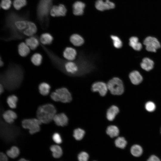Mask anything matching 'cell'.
<instances>
[{"label": "cell", "mask_w": 161, "mask_h": 161, "mask_svg": "<svg viewBox=\"0 0 161 161\" xmlns=\"http://www.w3.org/2000/svg\"><path fill=\"white\" fill-rule=\"evenodd\" d=\"M50 149L54 158H59L62 156V151L59 146L57 145H52L50 147Z\"/></svg>", "instance_id": "cell-27"}, {"label": "cell", "mask_w": 161, "mask_h": 161, "mask_svg": "<svg viewBox=\"0 0 161 161\" xmlns=\"http://www.w3.org/2000/svg\"><path fill=\"white\" fill-rule=\"evenodd\" d=\"M11 4L10 0H1V6L3 9L8 10L10 8Z\"/></svg>", "instance_id": "cell-35"}, {"label": "cell", "mask_w": 161, "mask_h": 161, "mask_svg": "<svg viewBox=\"0 0 161 161\" xmlns=\"http://www.w3.org/2000/svg\"><path fill=\"white\" fill-rule=\"evenodd\" d=\"M27 17L13 12L9 13L4 26L8 34L1 39L8 42L22 39L35 35L37 31V27L33 23L26 20Z\"/></svg>", "instance_id": "cell-1"}, {"label": "cell", "mask_w": 161, "mask_h": 161, "mask_svg": "<svg viewBox=\"0 0 161 161\" xmlns=\"http://www.w3.org/2000/svg\"><path fill=\"white\" fill-rule=\"evenodd\" d=\"M147 161H161L160 159L155 155H152L148 158Z\"/></svg>", "instance_id": "cell-39"}, {"label": "cell", "mask_w": 161, "mask_h": 161, "mask_svg": "<svg viewBox=\"0 0 161 161\" xmlns=\"http://www.w3.org/2000/svg\"><path fill=\"white\" fill-rule=\"evenodd\" d=\"M119 112L118 108L115 106H112L108 110L106 113V117L108 120L112 121Z\"/></svg>", "instance_id": "cell-20"}, {"label": "cell", "mask_w": 161, "mask_h": 161, "mask_svg": "<svg viewBox=\"0 0 161 161\" xmlns=\"http://www.w3.org/2000/svg\"><path fill=\"white\" fill-rule=\"evenodd\" d=\"M76 54V51L74 48L71 47H67L65 49L63 55L66 59L72 61L75 59Z\"/></svg>", "instance_id": "cell-16"}, {"label": "cell", "mask_w": 161, "mask_h": 161, "mask_svg": "<svg viewBox=\"0 0 161 161\" xmlns=\"http://www.w3.org/2000/svg\"><path fill=\"white\" fill-rule=\"evenodd\" d=\"M19 154V150L16 146H13L7 152V155L9 157L14 158L17 157Z\"/></svg>", "instance_id": "cell-30"}, {"label": "cell", "mask_w": 161, "mask_h": 161, "mask_svg": "<svg viewBox=\"0 0 161 161\" xmlns=\"http://www.w3.org/2000/svg\"><path fill=\"white\" fill-rule=\"evenodd\" d=\"M53 120L57 125L61 126L66 125L68 122L67 117L63 113L56 114Z\"/></svg>", "instance_id": "cell-13"}, {"label": "cell", "mask_w": 161, "mask_h": 161, "mask_svg": "<svg viewBox=\"0 0 161 161\" xmlns=\"http://www.w3.org/2000/svg\"><path fill=\"white\" fill-rule=\"evenodd\" d=\"M85 131L83 129L78 128L74 130L73 132V136L77 140H80L84 137Z\"/></svg>", "instance_id": "cell-32"}, {"label": "cell", "mask_w": 161, "mask_h": 161, "mask_svg": "<svg viewBox=\"0 0 161 161\" xmlns=\"http://www.w3.org/2000/svg\"><path fill=\"white\" fill-rule=\"evenodd\" d=\"M41 123L38 119H26L22 121V126L23 128L28 129L30 134H33L40 130Z\"/></svg>", "instance_id": "cell-7"}, {"label": "cell", "mask_w": 161, "mask_h": 161, "mask_svg": "<svg viewBox=\"0 0 161 161\" xmlns=\"http://www.w3.org/2000/svg\"><path fill=\"white\" fill-rule=\"evenodd\" d=\"M85 4L80 1L75 2L73 5V14L76 16H79L83 14Z\"/></svg>", "instance_id": "cell-14"}, {"label": "cell", "mask_w": 161, "mask_h": 161, "mask_svg": "<svg viewBox=\"0 0 161 161\" xmlns=\"http://www.w3.org/2000/svg\"><path fill=\"white\" fill-rule=\"evenodd\" d=\"M127 141L125 138L123 137L117 138L115 141V144L116 147L120 148H124L126 145Z\"/></svg>", "instance_id": "cell-31"}, {"label": "cell", "mask_w": 161, "mask_h": 161, "mask_svg": "<svg viewBox=\"0 0 161 161\" xmlns=\"http://www.w3.org/2000/svg\"><path fill=\"white\" fill-rule=\"evenodd\" d=\"M18 161H29L26 160L25 159H24L22 158V159H20Z\"/></svg>", "instance_id": "cell-43"}, {"label": "cell", "mask_w": 161, "mask_h": 161, "mask_svg": "<svg viewBox=\"0 0 161 161\" xmlns=\"http://www.w3.org/2000/svg\"><path fill=\"white\" fill-rule=\"evenodd\" d=\"M92 90L94 92H98L102 96H105L108 89L107 85L102 82H97L93 83L92 87Z\"/></svg>", "instance_id": "cell-9"}, {"label": "cell", "mask_w": 161, "mask_h": 161, "mask_svg": "<svg viewBox=\"0 0 161 161\" xmlns=\"http://www.w3.org/2000/svg\"><path fill=\"white\" fill-rule=\"evenodd\" d=\"M111 37L113 40V45L115 48H119L122 47V43L119 37L113 35H111Z\"/></svg>", "instance_id": "cell-34"}, {"label": "cell", "mask_w": 161, "mask_h": 161, "mask_svg": "<svg viewBox=\"0 0 161 161\" xmlns=\"http://www.w3.org/2000/svg\"><path fill=\"white\" fill-rule=\"evenodd\" d=\"M89 157L88 154L85 152H81L78 156L79 161H88Z\"/></svg>", "instance_id": "cell-37"}, {"label": "cell", "mask_w": 161, "mask_h": 161, "mask_svg": "<svg viewBox=\"0 0 161 161\" xmlns=\"http://www.w3.org/2000/svg\"><path fill=\"white\" fill-rule=\"evenodd\" d=\"M107 134L111 138L117 137L119 135V131L118 128L115 126H108L106 130Z\"/></svg>", "instance_id": "cell-25"}, {"label": "cell", "mask_w": 161, "mask_h": 161, "mask_svg": "<svg viewBox=\"0 0 161 161\" xmlns=\"http://www.w3.org/2000/svg\"><path fill=\"white\" fill-rule=\"evenodd\" d=\"M66 9L65 6L62 4L58 6H53L50 10V14L53 17H58L65 16Z\"/></svg>", "instance_id": "cell-11"}, {"label": "cell", "mask_w": 161, "mask_h": 161, "mask_svg": "<svg viewBox=\"0 0 161 161\" xmlns=\"http://www.w3.org/2000/svg\"><path fill=\"white\" fill-rule=\"evenodd\" d=\"M25 43L30 49L35 50L40 44V38L37 35H33L27 38Z\"/></svg>", "instance_id": "cell-12"}, {"label": "cell", "mask_w": 161, "mask_h": 161, "mask_svg": "<svg viewBox=\"0 0 161 161\" xmlns=\"http://www.w3.org/2000/svg\"><path fill=\"white\" fill-rule=\"evenodd\" d=\"M95 6L97 10L103 11L114 8L115 4L109 0H106L105 2L103 0H97L95 3Z\"/></svg>", "instance_id": "cell-10"}, {"label": "cell", "mask_w": 161, "mask_h": 161, "mask_svg": "<svg viewBox=\"0 0 161 161\" xmlns=\"http://www.w3.org/2000/svg\"><path fill=\"white\" fill-rule=\"evenodd\" d=\"M130 152L133 156L135 157H138L141 156L143 154V149L140 145H134L131 147Z\"/></svg>", "instance_id": "cell-26"}, {"label": "cell", "mask_w": 161, "mask_h": 161, "mask_svg": "<svg viewBox=\"0 0 161 161\" xmlns=\"http://www.w3.org/2000/svg\"><path fill=\"white\" fill-rule=\"evenodd\" d=\"M107 85L108 89L113 95H119L123 92L124 88L123 82L117 78H114L110 80Z\"/></svg>", "instance_id": "cell-6"}, {"label": "cell", "mask_w": 161, "mask_h": 161, "mask_svg": "<svg viewBox=\"0 0 161 161\" xmlns=\"http://www.w3.org/2000/svg\"><path fill=\"white\" fill-rule=\"evenodd\" d=\"M129 77L131 83L134 85L140 84L143 80L142 77L137 71H134L130 73Z\"/></svg>", "instance_id": "cell-17"}, {"label": "cell", "mask_w": 161, "mask_h": 161, "mask_svg": "<svg viewBox=\"0 0 161 161\" xmlns=\"http://www.w3.org/2000/svg\"><path fill=\"white\" fill-rule=\"evenodd\" d=\"M18 49L19 54L22 57L27 56L30 52V48L24 42L18 44Z\"/></svg>", "instance_id": "cell-15"}, {"label": "cell", "mask_w": 161, "mask_h": 161, "mask_svg": "<svg viewBox=\"0 0 161 161\" xmlns=\"http://www.w3.org/2000/svg\"><path fill=\"white\" fill-rule=\"evenodd\" d=\"M27 4L26 0H14L13 5L15 9L19 10L24 6Z\"/></svg>", "instance_id": "cell-33"}, {"label": "cell", "mask_w": 161, "mask_h": 161, "mask_svg": "<svg viewBox=\"0 0 161 161\" xmlns=\"http://www.w3.org/2000/svg\"><path fill=\"white\" fill-rule=\"evenodd\" d=\"M39 38L40 43L44 45L51 44L53 40V36L48 33H43L41 35Z\"/></svg>", "instance_id": "cell-19"}, {"label": "cell", "mask_w": 161, "mask_h": 161, "mask_svg": "<svg viewBox=\"0 0 161 161\" xmlns=\"http://www.w3.org/2000/svg\"><path fill=\"white\" fill-rule=\"evenodd\" d=\"M4 62L1 59V57H0V66L1 67L2 66L4 65Z\"/></svg>", "instance_id": "cell-42"}, {"label": "cell", "mask_w": 161, "mask_h": 161, "mask_svg": "<svg viewBox=\"0 0 161 161\" xmlns=\"http://www.w3.org/2000/svg\"><path fill=\"white\" fill-rule=\"evenodd\" d=\"M4 91V86H3L1 84H0V94L2 93Z\"/></svg>", "instance_id": "cell-41"}, {"label": "cell", "mask_w": 161, "mask_h": 161, "mask_svg": "<svg viewBox=\"0 0 161 161\" xmlns=\"http://www.w3.org/2000/svg\"><path fill=\"white\" fill-rule=\"evenodd\" d=\"M56 112L55 107L51 104H47L41 106L39 107L37 111V119L42 123H49L53 120Z\"/></svg>", "instance_id": "cell-4"}, {"label": "cell", "mask_w": 161, "mask_h": 161, "mask_svg": "<svg viewBox=\"0 0 161 161\" xmlns=\"http://www.w3.org/2000/svg\"><path fill=\"white\" fill-rule=\"evenodd\" d=\"M43 57L42 55L39 53L34 54L31 58V61L32 63L36 66L40 65L42 62Z\"/></svg>", "instance_id": "cell-28"}, {"label": "cell", "mask_w": 161, "mask_h": 161, "mask_svg": "<svg viewBox=\"0 0 161 161\" xmlns=\"http://www.w3.org/2000/svg\"><path fill=\"white\" fill-rule=\"evenodd\" d=\"M143 44L148 51L156 52L157 49L160 47V44L157 39L153 37L148 36L144 40Z\"/></svg>", "instance_id": "cell-8"}, {"label": "cell", "mask_w": 161, "mask_h": 161, "mask_svg": "<svg viewBox=\"0 0 161 161\" xmlns=\"http://www.w3.org/2000/svg\"><path fill=\"white\" fill-rule=\"evenodd\" d=\"M3 117L5 121L9 123H13L17 117L16 113L11 110H8L4 112Z\"/></svg>", "instance_id": "cell-18"}, {"label": "cell", "mask_w": 161, "mask_h": 161, "mask_svg": "<svg viewBox=\"0 0 161 161\" xmlns=\"http://www.w3.org/2000/svg\"><path fill=\"white\" fill-rule=\"evenodd\" d=\"M53 0H40L37 7V15L41 27L47 28L48 25V15Z\"/></svg>", "instance_id": "cell-3"}, {"label": "cell", "mask_w": 161, "mask_h": 161, "mask_svg": "<svg viewBox=\"0 0 161 161\" xmlns=\"http://www.w3.org/2000/svg\"><path fill=\"white\" fill-rule=\"evenodd\" d=\"M154 65L153 61L147 58H144L140 64L141 68L146 71H149L152 69Z\"/></svg>", "instance_id": "cell-21"}, {"label": "cell", "mask_w": 161, "mask_h": 161, "mask_svg": "<svg viewBox=\"0 0 161 161\" xmlns=\"http://www.w3.org/2000/svg\"></svg>", "instance_id": "cell-44"}, {"label": "cell", "mask_w": 161, "mask_h": 161, "mask_svg": "<svg viewBox=\"0 0 161 161\" xmlns=\"http://www.w3.org/2000/svg\"><path fill=\"white\" fill-rule=\"evenodd\" d=\"M53 140L56 143L59 144L61 143L62 140L60 135L58 133H54L52 137Z\"/></svg>", "instance_id": "cell-38"}, {"label": "cell", "mask_w": 161, "mask_h": 161, "mask_svg": "<svg viewBox=\"0 0 161 161\" xmlns=\"http://www.w3.org/2000/svg\"><path fill=\"white\" fill-rule=\"evenodd\" d=\"M18 100L17 97L15 95L9 96L7 99V102L9 106L12 109H15L16 107Z\"/></svg>", "instance_id": "cell-29"}, {"label": "cell", "mask_w": 161, "mask_h": 161, "mask_svg": "<svg viewBox=\"0 0 161 161\" xmlns=\"http://www.w3.org/2000/svg\"><path fill=\"white\" fill-rule=\"evenodd\" d=\"M24 76V70L21 66L11 63L7 69L1 73V84L8 89H15L21 84Z\"/></svg>", "instance_id": "cell-2"}, {"label": "cell", "mask_w": 161, "mask_h": 161, "mask_svg": "<svg viewBox=\"0 0 161 161\" xmlns=\"http://www.w3.org/2000/svg\"><path fill=\"white\" fill-rule=\"evenodd\" d=\"M129 44L134 49L139 51L142 48V45L139 42L138 38L136 37H132L129 39Z\"/></svg>", "instance_id": "cell-23"}, {"label": "cell", "mask_w": 161, "mask_h": 161, "mask_svg": "<svg viewBox=\"0 0 161 161\" xmlns=\"http://www.w3.org/2000/svg\"><path fill=\"white\" fill-rule=\"evenodd\" d=\"M50 97L55 101L64 103L69 102L72 100L71 94L66 88L64 87L56 89L51 94Z\"/></svg>", "instance_id": "cell-5"}, {"label": "cell", "mask_w": 161, "mask_h": 161, "mask_svg": "<svg viewBox=\"0 0 161 161\" xmlns=\"http://www.w3.org/2000/svg\"><path fill=\"white\" fill-rule=\"evenodd\" d=\"M50 89V85L46 82H42L38 86V90L40 93L43 95H47L49 92Z\"/></svg>", "instance_id": "cell-24"}, {"label": "cell", "mask_w": 161, "mask_h": 161, "mask_svg": "<svg viewBox=\"0 0 161 161\" xmlns=\"http://www.w3.org/2000/svg\"><path fill=\"white\" fill-rule=\"evenodd\" d=\"M71 43L76 46H79L83 44L84 40L80 35L77 34H74L72 35L70 38Z\"/></svg>", "instance_id": "cell-22"}, {"label": "cell", "mask_w": 161, "mask_h": 161, "mask_svg": "<svg viewBox=\"0 0 161 161\" xmlns=\"http://www.w3.org/2000/svg\"><path fill=\"white\" fill-rule=\"evenodd\" d=\"M145 108L146 110L148 112H152L155 110L156 106L154 103L151 101H149L146 103Z\"/></svg>", "instance_id": "cell-36"}, {"label": "cell", "mask_w": 161, "mask_h": 161, "mask_svg": "<svg viewBox=\"0 0 161 161\" xmlns=\"http://www.w3.org/2000/svg\"><path fill=\"white\" fill-rule=\"evenodd\" d=\"M0 161H8V158L7 156L3 153H0Z\"/></svg>", "instance_id": "cell-40"}]
</instances>
